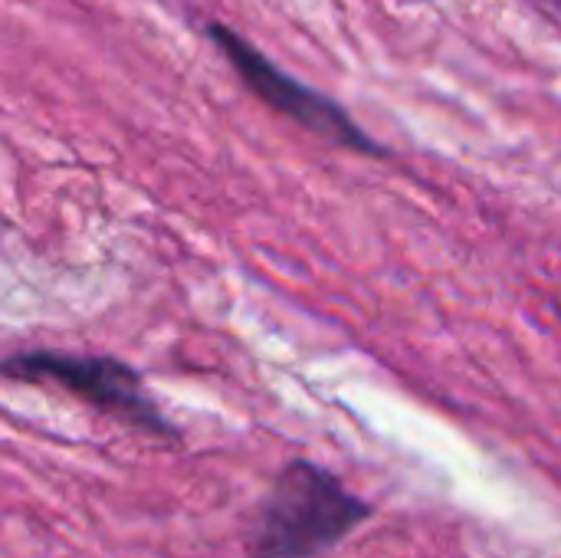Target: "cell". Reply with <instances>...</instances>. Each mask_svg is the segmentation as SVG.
Returning a JSON list of instances; mask_svg holds the SVG:
<instances>
[{
	"mask_svg": "<svg viewBox=\"0 0 561 558\" xmlns=\"http://www.w3.org/2000/svg\"><path fill=\"white\" fill-rule=\"evenodd\" d=\"M556 3H561V0H556Z\"/></svg>",
	"mask_w": 561,
	"mask_h": 558,
	"instance_id": "277c9868",
	"label": "cell"
},
{
	"mask_svg": "<svg viewBox=\"0 0 561 558\" xmlns=\"http://www.w3.org/2000/svg\"><path fill=\"white\" fill-rule=\"evenodd\" d=\"M0 372L7 382L56 385L141 434L161 441H181V431L148 398L141 372L112 355H72V352H46V349L16 352L3 358Z\"/></svg>",
	"mask_w": 561,
	"mask_h": 558,
	"instance_id": "7a4b0ae2",
	"label": "cell"
},
{
	"mask_svg": "<svg viewBox=\"0 0 561 558\" xmlns=\"http://www.w3.org/2000/svg\"><path fill=\"white\" fill-rule=\"evenodd\" d=\"M365 520H371V503L355 497L332 470L289 460L256 513L247 549L250 558H319Z\"/></svg>",
	"mask_w": 561,
	"mask_h": 558,
	"instance_id": "6da1fadb",
	"label": "cell"
},
{
	"mask_svg": "<svg viewBox=\"0 0 561 558\" xmlns=\"http://www.w3.org/2000/svg\"><path fill=\"white\" fill-rule=\"evenodd\" d=\"M207 36L217 43V49L230 59V66L237 69V76L276 112L289 115L293 122H299L302 128L352 148L358 155H375V158H388V148L378 145L348 112L345 105H339L335 99H329L325 92L299 82L296 76H289L286 69H279L270 56H263L243 33L230 30L227 23H207Z\"/></svg>",
	"mask_w": 561,
	"mask_h": 558,
	"instance_id": "3957f363",
	"label": "cell"
}]
</instances>
